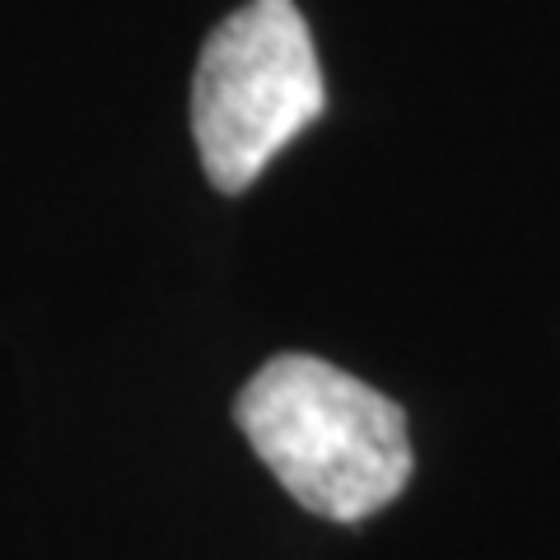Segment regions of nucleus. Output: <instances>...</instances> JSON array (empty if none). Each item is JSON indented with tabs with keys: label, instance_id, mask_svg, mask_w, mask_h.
Returning a JSON list of instances; mask_svg holds the SVG:
<instances>
[{
	"label": "nucleus",
	"instance_id": "f257e3e1",
	"mask_svg": "<svg viewBox=\"0 0 560 560\" xmlns=\"http://www.w3.org/2000/svg\"><path fill=\"white\" fill-rule=\"evenodd\" d=\"M234 420L271 477L331 523H360L411 481V434L393 397L318 355H276L248 378Z\"/></svg>",
	"mask_w": 560,
	"mask_h": 560
},
{
	"label": "nucleus",
	"instance_id": "f03ea898",
	"mask_svg": "<svg viewBox=\"0 0 560 560\" xmlns=\"http://www.w3.org/2000/svg\"><path fill=\"white\" fill-rule=\"evenodd\" d=\"M323 108V66L294 0H248L206 38L191 75V136L220 191H248Z\"/></svg>",
	"mask_w": 560,
	"mask_h": 560
}]
</instances>
